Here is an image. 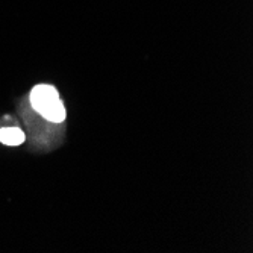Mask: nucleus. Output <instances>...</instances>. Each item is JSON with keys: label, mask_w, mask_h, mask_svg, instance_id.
<instances>
[{"label": "nucleus", "mask_w": 253, "mask_h": 253, "mask_svg": "<svg viewBox=\"0 0 253 253\" xmlns=\"http://www.w3.org/2000/svg\"><path fill=\"white\" fill-rule=\"evenodd\" d=\"M58 99H59L58 91L52 85H38L31 93V103L34 106V109L40 114Z\"/></svg>", "instance_id": "nucleus-1"}, {"label": "nucleus", "mask_w": 253, "mask_h": 253, "mask_svg": "<svg viewBox=\"0 0 253 253\" xmlns=\"http://www.w3.org/2000/svg\"><path fill=\"white\" fill-rule=\"evenodd\" d=\"M0 141L6 146H18L25 141V133L17 127L0 129Z\"/></svg>", "instance_id": "nucleus-2"}, {"label": "nucleus", "mask_w": 253, "mask_h": 253, "mask_svg": "<svg viewBox=\"0 0 253 253\" xmlns=\"http://www.w3.org/2000/svg\"><path fill=\"white\" fill-rule=\"evenodd\" d=\"M41 116H42L44 119H47V120L53 122V123H61V122H64V119H65V109H64L62 102H61L59 99L55 100L53 103H50L47 108H45V109L41 112Z\"/></svg>", "instance_id": "nucleus-3"}]
</instances>
